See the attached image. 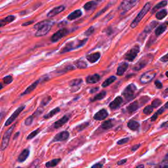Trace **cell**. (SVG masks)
Wrapping results in <instances>:
<instances>
[{"label":"cell","mask_w":168,"mask_h":168,"mask_svg":"<svg viewBox=\"0 0 168 168\" xmlns=\"http://www.w3.org/2000/svg\"><path fill=\"white\" fill-rule=\"evenodd\" d=\"M108 116V112L106 109H101L99 111H98L93 116V119L96 121H101L104 120Z\"/></svg>","instance_id":"cell-13"},{"label":"cell","mask_w":168,"mask_h":168,"mask_svg":"<svg viewBox=\"0 0 168 168\" xmlns=\"http://www.w3.org/2000/svg\"><path fill=\"white\" fill-rule=\"evenodd\" d=\"M87 38H86V39L82 40L73 41V42H68L62 47V49L60 51V54H62V53H66L67 52L75 50L76 49H78V48L81 47L86 44V42H87Z\"/></svg>","instance_id":"cell-2"},{"label":"cell","mask_w":168,"mask_h":168,"mask_svg":"<svg viewBox=\"0 0 168 168\" xmlns=\"http://www.w3.org/2000/svg\"><path fill=\"white\" fill-rule=\"evenodd\" d=\"M3 84H4L3 82L2 83H0V90H2V89H3V87H4V85H3Z\"/></svg>","instance_id":"cell-59"},{"label":"cell","mask_w":168,"mask_h":168,"mask_svg":"<svg viewBox=\"0 0 168 168\" xmlns=\"http://www.w3.org/2000/svg\"><path fill=\"white\" fill-rule=\"evenodd\" d=\"M25 108V106L24 105H21L20 106H19V108L16 109V110H15L13 113L12 114V115L9 117V118L7 119V121L6 123H5V126H9L11 125L12 122H13L15 119H16L18 116H19V114L22 112V110H24Z\"/></svg>","instance_id":"cell-10"},{"label":"cell","mask_w":168,"mask_h":168,"mask_svg":"<svg viewBox=\"0 0 168 168\" xmlns=\"http://www.w3.org/2000/svg\"><path fill=\"white\" fill-rule=\"evenodd\" d=\"M97 6V3L95 1H88L83 6V8L86 11H90L96 8V7Z\"/></svg>","instance_id":"cell-30"},{"label":"cell","mask_w":168,"mask_h":168,"mask_svg":"<svg viewBox=\"0 0 168 168\" xmlns=\"http://www.w3.org/2000/svg\"><path fill=\"white\" fill-rule=\"evenodd\" d=\"M89 124H90L89 122H85V123H84V124L79 125V126H78L77 127H76V129H77L78 131H82L83 129H85V128H87V127L88 126Z\"/></svg>","instance_id":"cell-46"},{"label":"cell","mask_w":168,"mask_h":168,"mask_svg":"<svg viewBox=\"0 0 168 168\" xmlns=\"http://www.w3.org/2000/svg\"><path fill=\"white\" fill-rule=\"evenodd\" d=\"M127 161H128V160H127V159H123V160H120V161L118 162V165H124V164H126V163L127 162Z\"/></svg>","instance_id":"cell-55"},{"label":"cell","mask_w":168,"mask_h":168,"mask_svg":"<svg viewBox=\"0 0 168 168\" xmlns=\"http://www.w3.org/2000/svg\"><path fill=\"white\" fill-rule=\"evenodd\" d=\"M5 115H6V112L3 111H2L0 112V122L1 121L2 119H3V118L5 117Z\"/></svg>","instance_id":"cell-56"},{"label":"cell","mask_w":168,"mask_h":168,"mask_svg":"<svg viewBox=\"0 0 168 168\" xmlns=\"http://www.w3.org/2000/svg\"><path fill=\"white\" fill-rule=\"evenodd\" d=\"M15 128V125L8 129V130H7L6 131V133H4V135L3 137V139H2V142H1V151H4L7 149V147L8 146L10 138H11V134L13 131V129Z\"/></svg>","instance_id":"cell-7"},{"label":"cell","mask_w":168,"mask_h":168,"mask_svg":"<svg viewBox=\"0 0 168 168\" xmlns=\"http://www.w3.org/2000/svg\"><path fill=\"white\" fill-rule=\"evenodd\" d=\"M40 129L38 128L37 129H35L34 131H32V133H30L28 135L27 137V139L28 140H30V139H32L33 138H34V137L37 135L38 133H40Z\"/></svg>","instance_id":"cell-40"},{"label":"cell","mask_w":168,"mask_h":168,"mask_svg":"<svg viewBox=\"0 0 168 168\" xmlns=\"http://www.w3.org/2000/svg\"><path fill=\"white\" fill-rule=\"evenodd\" d=\"M151 8V3H146L144 5V7H142V9L141 10V11L139 12V14L137 15L135 19L133 20V21L131 22L130 26L131 28H135L138 26L139 22H141V20L143 19L144 17L146 15V14L148 12L150 9Z\"/></svg>","instance_id":"cell-3"},{"label":"cell","mask_w":168,"mask_h":168,"mask_svg":"<svg viewBox=\"0 0 168 168\" xmlns=\"http://www.w3.org/2000/svg\"><path fill=\"white\" fill-rule=\"evenodd\" d=\"M140 106H141V104H139V101H135L133 102V103H131L129 105H128L126 109L129 113H133L134 112L138 110L140 108Z\"/></svg>","instance_id":"cell-19"},{"label":"cell","mask_w":168,"mask_h":168,"mask_svg":"<svg viewBox=\"0 0 168 168\" xmlns=\"http://www.w3.org/2000/svg\"><path fill=\"white\" fill-rule=\"evenodd\" d=\"M114 127V123L111 119L104 121L103 124H101V128L103 129L104 130H108Z\"/></svg>","instance_id":"cell-32"},{"label":"cell","mask_w":168,"mask_h":168,"mask_svg":"<svg viewBox=\"0 0 168 168\" xmlns=\"http://www.w3.org/2000/svg\"><path fill=\"white\" fill-rule=\"evenodd\" d=\"M101 80V76L98 74H95L88 76L86 78V82L87 83H96L99 82Z\"/></svg>","instance_id":"cell-21"},{"label":"cell","mask_w":168,"mask_h":168,"mask_svg":"<svg viewBox=\"0 0 168 168\" xmlns=\"http://www.w3.org/2000/svg\"><path fill=\"white\" fill-rule=\"evenodd\" d=\"M101 57V53L99 52L91 53L86 56V59H87L90 63H95L99 60Z\"/></svg>","instance_id":"cell-17"},{"label":"cell","mask_w":168,"mask_h":168,"mask_svg":"<svg viewBox=\"0 0 168 168\" xmlns=\"http://www.w3.org/2000/svg\"><path fill=\"white\" fill-rule=\"evenodd\" d=\"M123 102L124 100L121 96H118L114 99L113 101H112L111 103L109 104V107H110L111 110H116V109H118L119 106H121V104L123 103Z\"/></svg>","instance_id":"cell-14"},{"label":"cell","mask_w":168,"mask_h":168,"mask_svg":"<svg viewBox=\"0 0 168 168\" xmlns=\"http://www.w3.org/2000/svg\"><path fill=\"white\" fill-rule=\"evenodd\" d=\"M140 52V47L139 45H135L134 47L129 49L128 53L125 55V59L129 61V62H132L135 60L136 58L137 55L139 54Z\"/></svg>","instance_id":"cell-8"},{"label":"cell","mask_w":168,"mask_h":168,"mask_svg":"<svg viewBox=\"0 0 168 168\" xmlns=\"http://www.w3.org/2000/svg\"><path fill=\"white\" fill-rule=\"evenodd\" d=\"M129 141V137H126V138H124L121 140H119V141L117 142V144H126Z\"/></svg>","instance_id":"cell-48"},{"label":"cell","mask_w":168,"mask_h":168,"mask_svg":"<svg viewBox=\"0 0 168 168\" xmlns=\"http://www.w3.org/2000/svg\"><path fill=\"white\" fill-rule=\"evenodd\" d=\"M81 15H82V12H81V10L77 9L76 10V11L71 12V13L67 17V19L69 20H74L81 17Z\"/></svg>","instance_id":"cell-23"},{"label":"cell","mask_w":168,"mask_h":168,"mask_svg":"<svg viewBox=\"0 0 168 168\" xmlns=\"http://www.w3.org/2000/svg\"><path fill=\"white\" fill-rule=\"evenodd\" d=\"M106 91H101L100 93L97 94V95H96L94 97H93L92 99H91V102H94V101H100L102 100V99H103L104 97L106 96Z\"/></svg>","instance_id":"cell-35"},{"label":"cell","mask_w":168,"mask_h":168,"mask_svg":"<svg viewBox=\"0 0 168 168\" xmlns=\"http://www.w3.org/2000/svg\"><path fill=\"white\" fill-rule=\"evenodd\" d=\"M98 90H99V87L93 88V89H91V90H90V93H94L95 92H96V91H97Z\"/></svg>","instance_id":"cell-57"},{"label":"cell","mask_w":168,"mask_h":168,"mask_svg":"<svg viewBox=\"0 0 168 168\" xmlns=\"http://www.w3.org/2000/svg\"><path fill=\"white\" fill-rule=\"evenodd\" d=\"M140 146H141V144H136V145H134V146L131 148V151H133V152L136 151L138 149Z\"/></svg>","instance_id":"cell-54"},{"label":"cell","mask_w":168,"mask_h":168,"mask_svg":"<svg viewBox=\"0 0 168 168\" xmlns=\"http://www.w3.org/2000/svg\"><path fill=\"white\" fill-rule=\"evenodd\" d=\"M156 75V73L154 70H149L144 72L140 78V82L142 84H146L150 83L153 80Z\"/></svg>","instance_id":"cell-9"},{"label":"cell","mask_w":168,"mask_h":168,"mask_svg":"<svg viewBox=\"0 0 168 168\" xmlns=\"http://www.w3.org/2000/svg\"><path fill=\"white\" fill-rule=\"evenodd\" d=\"M103 167V164H101L100 162L96 163V164L93 165L92 166V168H100V167Z\"/></svg>","instance_id":"cell-53"},{"label":"cell","mask_w":168,"mask_h":168,"mask_svg":"<svg viewBox=\"0 0 168 168\" xmlns=\"http://www.w3.org/2000/svg\"><path fill=\"white\" fill-rule=\"evenodd\" d=\"M60 111V108L59 107H57L54 109H53V110H51L49 113H47V114H45V115L44 116V119H49L52 118L53 116H54L55 115H56L57 113L59 112Z\"/></svg>","instance_id":"cell-34"},{"label":"cell","mask_w":168,"mask_h":168,"mask_svg":"<svg viewBox=\"0 0 168 168\" xmlns=\"http://www.w3.org/2000/svg\"><path fill=\"white\" fill-rule=\"evenodd\" d=\"M167 5V0H164V1H160V3H158V4H156V6H155L151 10V13L152 14H154L158 10L163 8V7H165Z\"/></svg>","instance_id":"cell-28"},{"label":"cell","mask_w":168,"mask_h":168,"mask_svg":"<svg viewBox=\"0 0 168 168\" xmlns=\"http://www.w3.org/2000/svg\"><path fill=\"white\" fill-rule=\"evenodd\" d=\"M51 101V96H46V97L44 98L42 101V102H41V106H46L47 104H49L50 103Z\"/></svg>","instance_id":"cell-44"},{"label":"cell","mask_w":168,"mask_h":168,"mask_svg":"<svg viewBox=\"0 0 168 168\" xmlns=\"http://www.w3.org/2000/svg\"><path fill=\"white\" fill-rule=\"evenodd\" d=\"M35 118V117L33 116V114L31 116H30L28 117V118L25 119V121H24V124L26 125V126H30V125H31L32 124V122H33V120H34V118Z\"/></svg>","instance_id":"cell-43"},{"label":"cell","mask_w":168,"mask_h":168,"mask_svg":"<svg viewBox=\"0 0 168 168\" xmlns=\"http://www.w3.org/2000/svg\"><path fill=\"white\" fill-rule=\"evenodd\" d=\"M83 83L82 79L76 78V79H74V80L71 81L69 83V84H70V86L71 87H72V90H74V89L76 88V87H77L78 90H79V89H80V85H81V83Z\"/></svg>","instance_id":"cell-26"},{"label":"cell","mask_w":168,"mask_h":168,"mask_svg":"<svg viewBox=\"0 0 168 168\" xmlns=\"http://www.w3.org/2000/svg\"><path fill=\"white\" fill-rule=\"evenodd\" d=\"M40 83V80H37L35 81V82L33 83L32 85H30L29 87H28L26 90H25L23 93L21 94V96H24V95H28L30 93H32L33 91H34L36 87L37 86L38 84Z\"/></svg>","instance_id":"cell-22"},{"label":"cell","mask_w":168,"mask_h":168,"mask_svg":"<svg viewBox=\"0 0 168 168\" xmlns=\"http://www.w3.org/2000/svg\"><path fill=\"white\" fill-rule=\"evenodd\" d=\"M160 61H162V62H167L168 61L167 54H165L164 57L160 58Z\"/></svg>","instance_id":"cell-51"},{"label":"cell","mask_w":168,"mask_h":168,"mask_svg":"<svg viewBox=\"0 0 168 168\" xmlns=\"http://www.w3.org/2000/svg\"><path fill=\"white\" fill-rule=\"evenodd\" d=\"M75 66L80 69H85L87 67V64L83 60H77L75 62Z\"/></svg>","instance_id":"cell-38"},{"label":"cell","mask_w":168,"mask_h":168,"mask_svg":"<svg viewBox=\"0 0 168 168\" xmlns=\"http://www.w3.org/2000/svg\"><path fill=\"white\" fill-rule=\"evenodd\" d=\"M154 59V56L152 54H148L142 57L138 62L136 63V65L133 67V70L139 71L142 68H144L147 65L151 63Z\"/></svg>","instance_id":"cell-4"},{"label":"cell","mask_w":168,"mask_h":168,"mask_svg":"<svg viewBox=\"0 0 168 168\" xmlns=\"http://www.w3.org/2000/svg\"><path fill=\"white\" fill-rule=\"evenodd\" d=\"M68 30L67 28H62L59 30H58L57 32H55L53 34L51 37V41L53 43H55L62 39L63 37H65L68 34Z\"/></svg>","instance_id":"cell-11"},{"label":"cell","mask_w":168,"mask_h":168,"mask_svg":"<svg viewBox=\"0 0 168 168\" xmlns=\"http://www.w3.org/2000/svg\"><path fill=\"white\" fill-rule=\"evenodd\" d=\"M162 103V102L161 100H160V99H154L153 101H152L151 106L154 108H156L158 107V106H159L160 105H161Z\"/></svg>","instance_id":"cell-42"},{"label":"cell","mask_w":168,"mask_h":168,"mask_svg":"<svg viewBox=\"0 0 168 168\" xmlns=\"http://www.w3.org/2000/svg\"><path fill=\"white\" fill-rule=\"evenodd\" d=\"M155 85L158 89H162L163 87V85L161 81H160L159 80H156L154 82Z\"/></svg>","instance_id":"cell-49"},{"label":"cell","mask_w":168,"mask_h":168,"mask_svg":"<svg viewBox=\"0 0 168 168\" xmlns=\"http://www.w3.org/2000/svg\"><path fill=\"white\" fill-rule=\"evenodd\" d=\"M139 1V0H124L119 6L118 10L121 14L126 13V12L133 8Z\"/></svg>","instance_id":"cell-6"},{"label":"cell","mask_w":168,"mask_h":168,"mask_svg":"<svg viewBox=\"0 0 168 168\" xmlns=\"http://www.w3.org/2000/svg\"><path fill=\"white\" fill-rule=\"evenodd\" d=\"M65 7L64 6H60L58 7H56L55 8H53V9L51 10V11L48 12L47 15V17H53L56 16V15L60 13L61 12H62L63 11H65Z\"/></svg>","instance_id":"cell-16"},{"label":"cell","mask_w":168,"mask_h":168,"mask_svg":"<svg viewBox=\"0 0 168 168\" xmlns=\"http://www.w3.org/2000/svg\"><path fill=\"white\" fill-rule=\"evenodd\" d=\"M116 77L114 76H110V77H109L108 79H106V80L104 81V82L102 83V87H108L112 84V83H114V81L116 80Z\"/></svg>","instance_id":"cell-33"},{"label":"cell","mask_w":168,"mask_h":168,"mask_svg":"<svg viewBox=\"0 0 168 168\" xmlns=\"http://www.w3.org/2000/svg\"><path fill=\"white\" fill-rule=\"evenodd\" d=\"M29 155H30L29 149H24V151L20 154L19 157H18V162L20 163L24 162L25 160L28 158Z\"/></svg>","instance_id":"cell-24"},{"label":"cell","mask_w":168,"mask_h":168,"mask_svg":"<svg viewBox=\"0 0 168 168\" xmlns=\"http://www.w3.org/2000/svg\"><path fill=\"white\" fill-rule=\"evenodd\" d=\"M167 121H165V123H164V124L161 125V128H162V127H167Z\"/></svg>","instance_id":"cell-58"},{"label":"cell","mask_w":168,"mask_h":168,"mask_svg":"<svg viewBox=\"0 0 168 168\" xmlns=\"http://www.w3.org/2000/svg\"><path fill=\"white\" fill-rule=\"evenodd\" d=\"M128 127L132 131H137L140 128V124L135 120H129L128 123Z\"/></svg>","instance_id":"cell-29"},{"label":"cell","mask_w":168,"mask_h":168,"mask_svg":"<svg viewBox=\"0 0 168 168\" xmlns=\"http://www.w3.org/2000/svg\"><path fill=\"white\" fill-rule=\"evenodd\" d=\"M15 19H16V17L14 15H9V16L5 17L4 19H0V28L3 27L6 25L13 22Z\"/></svg>","instance_id":"cell-18"},{"label":"cell","mask_w":168,"mask_h":168,"mask_svg":"<svg viewBox=\"0 0 168 168\" xmlns=\"http://www.w3.org/2000/svg\"><path fill=\"white\" fill-rule=\"evenodd\" d=\"M53 24V22L51 20H43L40 22H37L35 24L34 26V29L37 30V32H35V37H41L46 35L49 32Z\"/></svg>","instance_id":"cell-1"},{"label":"cell","mask_w":168,"mask_h":168,"mask_svg":"<svg viewBox=\"0 0 168 168\" xmlns=\"http://www.w3.org/2000/svg\"><path fill=\"white\" fill-rule=\"evenodd\" d=\"M70 133L69 132L67 131H61L60 133H57V135H55L54 138L52 140L53 142H60V141H64L67 140L69 137Z\"/></svg>","instance_id":"cell-12"},{"label":"cell","mask_w":168,"mask_h":168,"mask_svg":"<svg viewBox=\"0 0 168 168\" xmlns=\"http://www.w3.org/2000/svg\"><path fill=\"white\" fill-rule=\"evenodd\" d=\"M153 110L154 108L151 105L147 106L143 109V113L146 114V115H149V114H151L153 112Z\"/></svg>","instance_id":"cell-41"},{"label":"cell","mask_w":168,"mask_h":168,"mask_svg":"<svg viewBox=\"0 0 168 168\" xmlns=\"http://www.w3.org/2000/svg\"><path fill=\"white\" fill-rule=\"evenodd\" d=\"M70 118V115H65V116H63L62 118H61L60 119H58V121H55L54 124H53V128L55 129H58L62 127L63 125H65V124H67Z\"/></svg>","instance_id":"cell-15"},{"label":"cell","mask_w":168,"mask_h":168,"mask_svg":"<svg viewBox=\"0 0 168 168\" xmlns=\"http://www.w3.org/2000/svg\"><path fill=\"white\" fill-rule=\"evenodd\" d=\"M96 1H102V0H96Z\"/></svg>","instance_id":"cell-62"},{"label":"cell","mask_w":168,"mask_h":168,"mask_svg":"<svg viewBox=\"0 0 168 168\" xmlns=\"http://www.w3.org/2000/svg\"><path fill=\"white\" fill-rule=\"evenodd\" d=\"M12 81H13L12 77L11 76H9V75L5 76V77L3 78V83L5 84V85H9V84L12 82Z\"/></svg>","instance_id":"cell-39"},{"label":"cell","mask_w":168,"mask_h":168,"mask_svg":"<svg viewBox=\"0 0 168 168\" xmlns=\"http://www.w3.org/2000/svg\"><path fill=\"white\" fill-rule=\"evenodd\" d=\"M144 167V165H142V164L139 165H137V168H139V167Z\"/></svg>","instance_id":"cell-60"},{"label":"cell","mask_w":168,"mask_h":168,"mask_svg":"<svg viewBox=\"0 0 168 168\" xmlns=\"http://www.w3.org/2000/svg\"><path fill=\"white\" fill-rule=\"evenodd\" d=\"M94 32H95V28L93 26H91L84 32V35H86V36H90V35L93 34Z\"/></svg>","instance_id":"cell-45"},{"label":"cell","mask_w":168,"mask_h":168,"mask_svg":"<svg viewBox=\"0 0 168 168\" xmlns=\"http://www.w3.org/2000/svg\"><path fill=\"white\" fill-rule=\"evenodd\" d=\"M108 7H109V6H108L107 7H104V9H103V10H102V11H99V12H98V13H97V14H96V16H95V17H94V18H93V19H96V17H98L99 16V15H101V14H103V12H104V11H106V10H107V9H108Z\"/></svg>","instance_id":"cell-50"},{"label":"cell","mask_w":168,"mask_h":168,"mask_svg":"<svg viewBox=\"0 0 168 168\" xmlns=\"http://www.w3.org/2000/svg\"><path fill=\"white\" fill-rule=\"evenodd\" d=\"M129 67V65L128 62H121L120 65H119V67H118V69H117V75L118 76H122L124 75V74L125 72L128 70Z\"/></svg>","instance_id":"cell-20"},{"label":"cell","mask_w":168,"mask_h":168,"mask_svg":"<svg viewBox=\"0 0 168 168\" xmlns=\"http://www.w3.org/2000/svg\"><path fill=\"white\" fill-rule=\"evenodd\" d=\"M167 154L165 155V157L164 160H163L162 162L161 163V165H160V167H167Z\"/></svg>","instance_id":"cell-47"},{"label":"cell","mask_w":168,"mask_h":168,"mask_svg":"<svg viewBox=\"0 0 168 168\" xmlns=\"http://www.w3.org/2000/svg\"><path fill=\"white\" fill-rule=\"evenodd\" d=\"M34 22V20H30V21H28L26 22H24L23 24H22V26H29V25L33 24Z\"/></svg>","instance_id":"cell-52"},{"label":"cell","mask_w":168,"mask_h":168,"mask_svg":"<svg viewBox=\"0 0 168 168\" xmlns=\"http://www.w3.org/2000/svg\"><path fill=\"white\" fill-rule=\"evenodd\" d=\"M137 90L136 85L134 83H130L124 89L122 95H123L127 101H130L135 96V93Z\"/></svg>","instance_id":"cell-5"},{"label":"cell","mask_w":168,"mask_h":168,"mask_svg":"<svg viewBox=\"0 0 168 168\" xmlns=\"http://www.w3.org/2000/svg\"><path fill=\"white\" fill-rule=\"evenodd\" d=\"M165 76H167V72H165Z\"/></svg>","instance_id":"cell-61"},{"label":"cell","mask_w":168,"mask_h":168,"mask_svg":"<svg viewBox=\"0 0 168 168\" xmlns=\"http://www.w3.org/2000/svg\"><path fill=\"white\" fill-rule=\"evenodd\" d=\"M167 11L166 9H162L161 11L156 12V18L158 20H162L167 16Z\"/></svg>","instance_id":"cell-37"},{"label":"cell","mask_w":168,"mask_h":168,"mask_svg":"<svg viewBox=\"0 0 168 168\" xmlns=\"http://www.w3.org/2000/svg\"><path fill=\"white\" fill-rule=\"evenodd\" d=\"M167 30V24H163L160 25L159 26L156 28V29L155 30V35L156 36H160V35L162 34L165 30Z\"/></svg>","instance_id":"cell-31"},{"label":"cell","mask_w":168,"mask_h":168,"mask_svg":"<svg viewBox=\"0 0 168 168\" xmlns=\"http://www.w3.org/2000/svg\"><path fill=\"white\" fill-rule=\"evenodd\" d=\"M158 24V22L157 21H155V20L151 22V23H150L148 25V26H146V28H145L144 30V31H143V33H142V34H145L144 35L146 36V35L149 34V33L151 32L152 30H153L154 28L157 26Z\"/></svg>","instance_id":"cell-25"},{"label":"cell","mask_w":168,"mask_h":168,"mask_svg":"<svg viewBox=\"0 0 168 168\" xmlns=\"http://www.w3.org/2000/svg\"><path fill=\"white\" fill-rule=\"evenodd\" d=\"M60 158H57V159H54L51 160V161L47 162L46 164H45V167H55L58 164V163L60 162Z\"/></svg>","instance_id":"cell-36"},{"label":"cell","mask_w":168,"mask_h":168,"mask_svg":"<svg viewBox=\"0 0 168 168\" xmlns=\"http://www.w3.org/2000/svg\"><path fill=\"white\" fill-rule=\"evenodd\" d=\"M168 108V105H167V103H166L165 104V105L163 106V107L162 108H160L158 110L156 113H155L153 116H152L151 117V121H156V119L158 118V117L159 115H160V114H162L164 112L165 110H167Z\"/></svg>","instance_id":"cell-27"}]
</instances>
